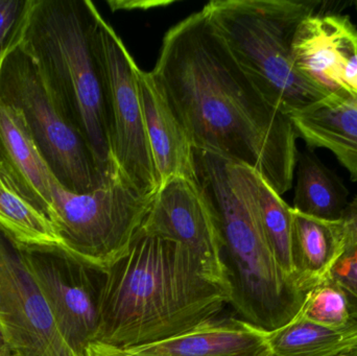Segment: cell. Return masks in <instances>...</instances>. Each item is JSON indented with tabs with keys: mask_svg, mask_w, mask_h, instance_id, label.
Returning a JSON list of instances; mask_svg holds the SVG:
<instances>
[{
	"mask_svg": "<svg viewBox=\"0 0 357 356\" xmlns=\"http://www.w3.org/2000/svg\"><path fill=\"white\" fill-rule=\"evenodd\" d=\"M153 73L195 150L250 167L279 196L293 187L291 118L255 87L203 10L167 31Z\"/></svg>",
	"mask_w": 357,
	"mask_h": 356,
	"instance_id": "1",
	"label": "cell"
},
{
	"mask_svg": "<svg viewBox=\"0 0 357 356\" xmlns=\"http://www.w3.org/2000/svg\"><path fill=\"white\" fill-rule=\"evenodd\" d=\"M230 302L186 248L140 231L102 274L94 342L121 350L160 342L220 315Z\"/></svg>",
	"mask_w": 357,
	"mask_h": 356,
	"instance_id": "2",
	"label": "cell"
},
{
	"mask_svg": "<svg viewBox=\"0 0 357 356\" xmlns=\"http://www.w3.org/2000/svg\"><path fill=\"white\" fill-rule=\"evenodd\" d=\"M197 181L211 203L224 244L237 317L272 334L293 321L306 293L279 267L254 202L245 165L195 150Z\"/></svg>",
	"mask_w": 357,
	"mask_h": 356,
	"instance_id": "3",
	"label": "cell"
},
{
	"mask_svg": "<svg viewBox=\"0 0 357 356\" xmlns=\"http://www.w3.org/2000/svg\"><path fill=\"white\" fill-rule=\"evenodd\" d=\"M90 0H31L20 47L50 94L89 146L105 177L117 171L109 142L98 25Z\"/></svg>",
	"mask_w": 357,
	"mask_h": 356,
	"instance_id": "4",
	"label": "cell"
},
{
	"mask_svg": "<svg viewBox=\"0 0 357 356\" xmlns=\"http://www.w3.org/2000/svg\"><path fill=\"white\" fill-rule=\"evenodd\" d=\"M314 0H212L202 10L262 95L289 114L329 95L294 66L291 44Z\"/></svg>",
	"mask_w": 357,
	"mask_h": 356,
	"instance_id": "5",
	"label": "cell"
},
{
	"mask_svg": "<svg viewBox=\"0 0 357 356\" xmlns=\"http://www.w3.org/2000/svg\"><path fill=\"white\" fill-rule=\"evenodd\" d=\"M154 196L140 192L119 169L83 194L54 177L48 219L75 261L105 273L142 231Z\"/></svg>",
	"mask_w": 357,
	"mask_h": 356,
	"instance_id": "6",
	"label": "cell"
},
{
	"mask_svg": "<svg viewBox=\"0 0 357 356\" xmlns=\"http://www.w3.org/2000/svg\"><path fill=\"white\" fill-rule=\"evenodd\" d=\"M0 100L22 113L50 171L65 188L83 194L96 189L108 178L102 175L89 146L59 108L35 63L20 46L2 60Z\"/></svg>",
	"mask_w": 357,
	"mask_h": 356,
	"instance_id": "7",
	"label": "cell"
},
{
	"mask_svg": "<svg viewBox=\"0 0 357 356\" xmlns=\"http://www.w3.org/2000/svg\"><path fill=\"white\" fill-rule=\"evenodd\" d=\"M98 37L113 163L134 187L142 194L155 196L160 185L144 123L137 79L139 67L121 38L102 17Z\"/></svg>",
	"mask_w": 357,
	"mask_h": 356,
	"instance_id": "8",
	"label": "cell"
},
{
	"mask_svg": "<svg viewBox=\"0 0 357 356\" xmlns=\"http://www.w3.org/2000/svg\"><path fill=\"white\" fill-rule=\"evenodd\" d=\"M0 328L15 356H77L31 273L24 248L1 228Z\"/></svg>",
	"mask_w": 357,
	"mask_h": 356,
	"instance_id": "9",
	"label": "cell"
},
{
	"mask_svg": "<svg viewBox=\"0 0 357 356\" xmlns=\"http://www.w3.org/2000/svg\"><path fill=\"white\" fill-rule=\"evenodd\" d=\"M142 231L186 248L231 298L218 217L197 178H175L161 185Z\"/></svg>",
	"mask_w": 357,
	"mask_h": 356,
	"instance_id": "10",
	"label": "cell"
},
{
	"mask_svg": "<svg viewBox=\"0 0 357 356\" xmlns=\"http://www.w3.org/2000/svg\"><path fill=\"white\" fill-rule=\"evenodd\" d=\"M24 250L61 334L77 355L83 356L98 336L102 275L98 280L100 272L63 255Z\"/></svg>",
	"mask_w": 357,
	"mask_h": 356,
	"instance_id": "11",
	"label": "cell"
},
{
	"mask_svg": "<svg viewBox=\"0 0 357 356\" xmlns=\"http://www.w3.org/2000/svg\"><path fill=\"white\" fill-rule=\"evenodd\" d=\"M291 56L304 79L326 93L357 100V27L349 17L317 12L304 18Z\"/></svg>",
	"mask_w": 357,
	"mask_h": 356,
	"instance_id": "12",
	"label": "cell"
},
{
	"mask_svg": "<svg viewBox=\"0 0 357 356\" xmlns=\"http://www.w3.org/2000/svg\"><path fill=\"white\" fill-rule=\"evenodd\" d=\"M119 350L123 356H272L268 332L222 314L167 340Z\"/></svg>",
	"mask_w": 357,
	"mask_h": 356,
	"instance_id": "13",
	"label": "cell"
},
{
	"mask_svg": "<svg viewBox=\"0 0 357 356\" xmlns=\"http://www.w3.org/2000/svg\"><path fill=\"white\" fill-rule=\"evenodd\" d=\"M138 86L159 185L175 178L197 179L195 148L153 71L138 69Z\"/></svg>",
	"mask_w": 357,
	"mask_h": 356,
	"instance_id": "14",
	"label": "cell"
},
{
	"mask_svg": "<svg viewBox=\"0 0 357 356\" xmlns=\"http://www.w3.org/2000/svg\"><path fill=\"white\" fill-rule=\"evenodd\" d=\"M287 115L298 138L310 148L331 150L357 182V100L329 94Z\"/></svg>",
	"mask_w": 357,
	"mask_h": 356,
	"instance_id": "15",
	"label": "cell"
},
{
	"mask_svg": "<svg viewBox=\"0 0 357 356\" xmlns=\"http://www.w3.org/2000/svg\"><path fill=\"white\" fill-rule=\"evenodd\" d=\"M0 161L24 194L48 217L54 173L40 152L22 113L1 100Z\"/></svg>",
	"mask_w": 357,
	"mask_h": 356,
	"instance_id": "16",
	"label": "cell"
},
{
	"mask_svg": "<svg viewBox=\"0 0 357 356\" xmlns=\"http://www.w3.org/2000/svg\"><path fill=\"white\" fill-rule=\"evenodd\" d=\"M345 249L340 221H324L293 208V276L301 292L307 294L324 282Z\"/></svg>",
	"mask_w": 357,
	"mask_h": 356,
	"instance_id": "17",
	"label": "cell"
},
{
	"mask_svg": "<svg viewBox=\"0 0 357 356\" xmlns=\"http://www.w3.org/2000/svg\"><path fill=\"white\" fill-rule=\"evenodd\" d=\"M0 228L22 248L73 259L54 224L24 194L1 161Z\"/></svg>",
	"mask_w": 357,
	"mask_h": 356,
	"instance_id": "18",
	"label": "cell"
},
{
	"mask_svg": "<svg viewBox=\"0 0 357 356\" xmlns=\"http://www.w3.org/2000/svg\"><path fill=\"white\" fill-rule=\"evenodd\" d=\"M294 206L298 212L324 221L341 219L347 207L348 192L337 173L314 153L298 155Z\"/></svg>",
	"mask_w": 357,
	"mask_h": 356,
	"instance_id": "19",
	"label": "cell"
},
{
	"mask_svg": "<svg viewBox=\"0 0 357 356\" xmlns=\"http://www.w3.org/2000/svg\"><path fill=\"white\" fill-rule=\"evenodd\" d=\"M274 356H331L357 347V320L343 328L327 327L296 317L268 334Z\"/></svg>",
	"mask_w": 357,
	"mask_h": 356,
	"instance_id": "20",
	"label": "cell"
},
{
	"mask_svg": "<svg viewBox=\"0 0 357 356\" xmlns=\"http://www.w3.org/2000/svg\"><path fill=\"white\" fill-rule=\"evenodd\" d=\"M247 173L260 223L273 255L283 273L294 281L291 261L293 207L289 206L259 173L250 167H248Z\"/></svg>",
	"mask_w": 357,
	"mask_h": 356,
	"instance_id": "21",
	"label": "cell"
},
{
	"mask_svg": "<svg viewBox=\"0 0 357 356\" xmlns=\"http://www.w3.org/2000/svg\"><path fill=\"white\" fill-rule=\"evenodd\" d=\"M297 316L333 328H343L354 321L350 316L345 297L327 279L307 293L303 307Z\"/></svg>",
	"mask_w": 357,
	"mask_h": 356,
	"instance_id": "22",
	"label": "cell"
},
{
	"mask_svg": "<svg viewBox=\"0 0 357 356\" xmlns=\"http://www.w3.org/2000/svg\"><path fill=\"white\" fill-rule=\"evenodd\" d=\"M31 0H0V56L20 45Z\"/></svg>",
	"mask_w": 357,
	"mask_h": 356,
	"instance_id": "23",
	"label": "cell"
},
{
	"mask_svg": "<svg viewBox=\"0 0 357 356\" xmlns=\"http://www.w3.org/2000/svg\"><path fill=\"white\" fill-rule=\"evenodd\" d=\"M327 280L341 291L350 316L357 320V245L345 249L331 269Z\"/></svg>",
	"mask_w": 357,
	"mask_h": 356,
	"instance_id": "24",
	"label": "cell"
},
{
	"mask_svg": "<svg viewBox=\"0 0 357 356\" xmlns=\"http://www.w3.org/2000/svg\"><path fill=\"white\" fill-rule=\"evenodd\" d=\"M346 248L357 245V196L348 203L341 219Z\"/></svg>",
	"mask_w": 357,
	"mask_h": 356,
	"instance_id": "25",
	"label": "cell"
},
{
	"mask_svg": "<svg viewBox=\"0 0 357 356\" xmlns=\"http://www.w3.org/2000/svg\"><path fill=\"white\" fill-rule=\"evenodd\" d=\"M83 356H123L119 349L98 342H92L86 347Z\"/></svg>",
	"mask_w": 357,
	"mask_h": 356,
	"instance_id": "26",
	"label": "cell"
},
{
	"mask_svg": "<svg viewBox=\"0 0 357 356\" xmlns=\"http://www.w3.org/2000/svg\"><path fill=\"white\" fill-rule=\"evenodd\" d=\"M0 356H15L6 336H4L3 332H2L1 328H0Z\"/></svg>",
	"mask_w": 357,
	"mask_h": 356,
	"instance_id": "27",
	"label": "cell"
},
{
	"mask_svg": "<svg viewBox=\"0 0 357 356\" xmlns=\"http://www.w3.org/2000/svg\"><path fill=\"white\" fill-rule=\"evenodd\" d=\"M331 356H357V347H356V348L348 349V350L343 351V353Z\"/></svg>",
	"mask_w": 357,
	"mask_h": 356,
	"instance_id": "28",
	"label": "cell"
},
{
	"mask_svg": "<svg viewBox=\"0 0 357 356\" xmlns=\"http://www.w3.org/2000/svg\"><path fill=\"white\" fill-rule=\"evenodd\" d=\"M3 58H4V56H0V66H1V62H2V60H3Z\"/></svg>",
	"mask_w": 357,
	"mask_h": 356,
	"instance_id": "29",
	"label": "cell"
},
{
	"mask_svg": "<svg viewBox=\"0 0 357 356\" xmlns=\"http://www.w3.org/2000/svg\"><path fill=\"white\" fill-rule=\"evenodd\" d=\"M356 10H357V1H356Z\"/></svg>",
	"mask_w": 357,
	"mask_h": 356,
	"instance_id": "30",
	"label": "cell"
},
{
	"mask_svg": "<svg viewBox=\"0 0 357 356\" xmlns=\"http://www.w3.org/2000/svg\"><path fill=\"white\" fill-rule=\"evenodd\" d=\"M272 356H274V355H272Z\"/></svg>",
	"mask_w": 357,
	"mask_h": 356,
	"instance_id": "31",
	"label": "cell"
}]
</instances>
